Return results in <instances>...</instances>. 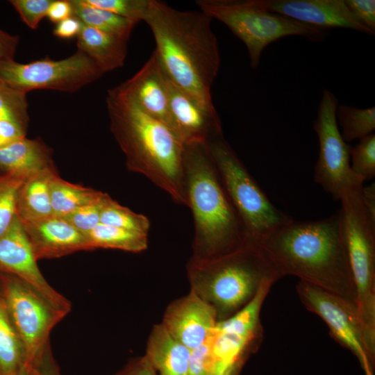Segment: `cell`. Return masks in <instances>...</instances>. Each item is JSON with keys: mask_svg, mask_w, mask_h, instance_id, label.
Segmentation results:
<instances>
[{"mask_svg": "<svg viewBox=\"0 0 375 375\" xmlns=\"http://www.w3.org/2000/svg\"><path fill=\"white\" fill-rule=\"evenodd\" d=\"M256 244L281 277L295 276L356 307L339 211L321 220H292Z\"/></svg>", "mask_w": 375, "mask_h": 375, "instance_id": "obj_1", "label": "cell"}, {"mask_svg": "<svg viewBox=\"0 0 375 375\" xmlns=\"http://www.w3.org/2000/svg\"><path fill=\"white\" fill-rule=\"evenodd\" d=\"M156 42V53L169 78L201 106L215 111L211 88L220 66L211 19L203 12L181 11L150 0L144 18Z\"/></svg>", "mask_w": 375, "mask_h": 375, "instance_id": "obj_2", "label": "cell"}, {"mask_svg": "<svg viewBox=\"0 0 375 375\" xmlns=\"http://www.w3.org/2000/svg\"><path fill=\"white\" fill-rule=\"evenodd\" d=\"M106 105L111 131L128 167L145 176L175 203L187 206L185 144L181 139L170 127L113 88L108 92Z\"/></svg>", "mask_w": 375, "mask_h": 375, "instance_id": "obj_3", "label": "cell"}, {"mask_svg": "<svg viewBox=\"0 0 375 375\" xmlns=\"http://www.w3.org/2000/svg\"><path fill=\"white\" fill-rule=\"evenodd\" d=\"M183 165L187 206L192 211L194 225L191 258H215L250 242L208 142L185 145Z\"/></svg>", "mask_w": 375, "mask_h": 375, "instance_id": "obj_4", "label": "cell"}, {"mask_svg": "<svg viewBox=\"0 0 375 375\" xmlns=\"http://www.w3.org/2000/svg\"><path fill=\"white\" fill-rule=\"evenodd\" d=\"M186 272L190 290L214 309L218 322L244 307L265 283L282 278L262 250L252 242L212 259L190 258Z\"/></svg>", "mask_w": 375, "mask_h": 375, "instance_id": "obj_5", "label": "cell"}, {"mask_svg": "<svg viewBox=\"0 0 375 375\" xmlns=\"http://www.w3.org/2000/svg\"><path fill=\"white\" fill-rule=\"evenodd\" d=\"M201 12L224 24L245 45L250 66L256 69L263 50L285 37L302 36L312 42H322L324 31L267 11L256 0H197Z\"/></svg>", "mask_w": 375, "mask_h": 375, "instance_id": "obj_6", "label": "cell"}, {"mask_svg": "<svg viewBox=\"0 0 375 375\" xmlns=\"http://www.w3.org/2000/svg\"><path fill=\"white\" fill-rule=\"evenodd\" d=\"M362 189L345 196L339 210L356 290V305L369 347L375 349V222Z\"/></svg>", "mask_w": 375, "mask_h": 375, "instance_id": "obj_7", "label": "cell"}, {"mask_svg": "<svg viewBox=\"0 0 375 375\" xmlns=\"http://www.w3.org/2000/svg\"><path fill=\"white\" fill-rule=\"evenodd\" d=\"M208 146L250 242L257 243L293 220L269 201L223 136L209 141Z\"/></svg>", "mask_w": 375, "mask_h": 375, "instance_id": "obj_8", "label": "cell"}, {"mask_svg": "<svg viewBox=\"0 0 375 375\" xmlns=\"http://www.w3.org/2000/svg\"><path fill=\"white\" fill-rule=\"evenodd\" d=\"M338 104L335 94L324 89L312 126L319 147L314 178L334 199L341 201L360 190L363 182L351 169L350 146L342 138L336 121Z\"/></svg>", "mask_w": 375, "mask_h": 375, "instance_id": "obj_9", "label": "cell"}, {"mask_svg": "<svg viewBox=\"0 0 375 375\" xmlns=\"http://www.w3.org/2000/svg\"><path fill=\"white\" fill-rule=\"evenodd\" d=\"M103 74L78 49L71 56L59 60L47 57L29 63L11 60L0 64V81L26 94L38 89L74 92Z\"/></svg>", "mask_w": 375, "mask_h": 375, "instance_id": "obj_10", "label": "cell"}, {"mask_svg": "<svg viewBox=\"0 0 375 375\" xmlns=\"http://www.w3.org/2000/svg\"><path fill=\"white\" fill-rule=\"evenodd\" d=\"M0 293L22 342L27 366L49 343L51 331L67 313L11 274L0 272Z\"/></svg>", "mask_w": 375, "mask_h": 375, "instance_id": "obj_11", "label": "cell"}, {"mask_svg": "<svg viewBox=\"0 0 375 375\" xmlns=\"http://www.w3.org/2000/svg\"><path fill=\"white\" fill-rule=\"evenodd\" d=\"M296 290L304 306L321 317L333 337L356 356L365 375H374L375 352L369 346L356 306L302 281L298 283Z\"/></svg>", "mask_w": 375, "mask_h": 375, "instance_id": "obj_12", "label": "cell"}, {"mask_svg": "<svg viewBox=\"0 0 375 375\" xmlns=\"http://www.w3.org/2000/svg\"><path fill=\"white\" fill-rule=\"evenodd\" d=\"M273 282L265 283L241 310L217 323L211 336L212 353L217 372L242 360H247L262 338L260 313Z\"/></svg>", "mask_w": 375, "mask_h": 375, "instance_id": "obj_13", "label": "cell"}, {"mask_svg": "<svg viewBox=\"0 0 375 375\" xmlns=\"http://www.w3.org/2000/svg\"><path fill=\"white\" fill-rule=\"evenodd\" d=\"M37 261L23 225L16 217L0 237V272L17 277L53 306L68 314L72 308L70 301L49 285Z\"/></svg>", "mask_w": 375, "mask_h": 375, "instance_id": "obj_14", "label": "cell"}, {"mask_svg": "<svg viewBox=\"0 0 375 375\" xmlns=\"http://www.w3.org/2000/svg\"><path fill=\"white\" fill-rule=\"evenodd\" d=\"M262 8L326 31L352 29L369 35L372 32L350 12L344 0H256Z\"/></svg>", "mask_w": 375, "mask_h": 375, "instance_id": "obj_15", "label": "cell"}, {"mask_svg": "<svg viewBox=\"0 0 375 375\" xmlns=\"http://www.w3.org/2000/svg\"><path fill=\"white\" fill-rule=\"evenodd\" d=\"M217 323L214 309L191 290L167 306L161 322L191 351L210 338Z\"/></svg>", "mask_w": 375, "mask_h": 375, "instance_id": "obj_16", "label": "cell"}, {"mask_svg": "<svg viewBox=\"0 0 375 375\" xmlns=\"http://www.w3.org/2000/svg\"><path fill=\"white\" fill-rule=\"evenodd\" d=\"M167 86L170 127L185 145L207 143L223 136L217 110L205 109L169 76Z\"/></svg>", "mask_w": 375, "mask_h": 375, "instance_id": "obj_17", "label": "cell"}, {"mask_svg": "<svg viewBox=\"0 0 375 375\" xmlns=\"http://www.w3.org/2000/svg\"><path fill=\"white\" fill-rule=\"evenodd\" d=\"M167 82L168 76L154 51L133 76L113 89L131 99L148 115L170 127Z\"/></svg>", "mask_w": 375, "mask_h": 375, "instance_id": "obj_18", "label": "cell"}, {"mask_svg": "<svg viewBox=\"0 0 375 375\" xmlns=\"http://www.w3.org/2000/svg\"><path fill=\"white\" fill-rule=\"evenodd\" d=\"M22 224L37 260L89 250L86 237L63 217L53 215Z\"/></svg>", "mask_w": 375, "mask_h": 375, "instance_id": "obj_19", "label": "cell"}, {"mask_svg": "<svg viewBox=\"0 0 375 375\" xmlns=\"http://www.w3.org/2000/svg\"><path fill=\"white\" fill-rule=\"evenodd\" d=\"M190 354L191 350L160 323L149 335L144 356L158 375H191Z\"/></svg>", "mask_w": 375, "mask_h": 375, "instance_id": "obj_20", "label": "cell"}, {"mask_svg": "<svg viewBox=\"0 0 375 375\" xmlns=\"http://www.w3.org/2000/svg\"><path fill=\"white\" fill-rule=\"evenodd\" d=\"M127 42L83 24L77 36V48L106 73L123 66L127 54Z\"/></svg>", "mask_w": 375, "mask_h": 375, "instance_id": "obj_21", "label": "cell"}, {"mask_svg": "<svg viewBox=\"0 0 375 375\" xmlns=\"http://www.w3.org/2000/svg\"><path fill=\"white\" fill-rule=\"evenodd\" d=\"M47 167L29 176L22 185L17 202V217L22 223L53 216L50 182L54 175Z\"/></svg>", "mask_w": 375, "mask_h": 375, "instance_id": "obj_22", "label": "cell"}, {"mask_svg": "<svg viewBox=\"0 0 375 375\" xmlns=\"http://www.w3.org/2000/svg\"><path fill=\"white\" fill-rule=\"evenodd\" d=\"M49 166L47 149L36 140L24 137L0 147V167L7 173L28 177Z\"/></svg>", "mask_w": 375, "mask_h": 375, "instance_id": "obj_23", "label": "cell"}, {"mask_svg": "<svg viewBox=\"0 0 375 375\" xmlns=\"http://www.w3.org/2000/svg\"><path fill=\"white\" fill-rule=\"evenodd\" d=\"M74 17L83 24L128 40L136 23L108 10L97 8L85 0H70Z\"/></svg>", "mask_w": 375, "mask_h": 375, "instance_id": "obj_24", "label": "cell"}, {"mask_svg": "<svg viewBox=\"0 0 375 375\" xmlns=\"http://www.w3.org/2000/svg\"><path fill=\"white\" fill-rule=\"evenodd\" d=\"M85 237L89 250L102 248L139 253L148 247V235L101 223Z\"/></svg>", "mask_w": 375, "mask_h": 375, "instance_id": "obj_25", "label": "cell"}, {"mask_svg": "<svg viewBox=\"0 0 375 375\" xmlns=\"http://www.w3.org/2000/svg\"><path fill=\"white\" fill-rule=\"evenodd\" d=\"M23 366H26L25 350L0 293V375Z\"/></svg>", "mask_w": 375, "mask_h": 375, "instance_id": "obj_26", "label": "cell"}, {"mask_svg": "<svg viewBox=\"0 0 375 375\" xmlns=\"http://www.w3.org/2000/svg\"><path fill=\"white\" fill-rule=\"evenodd\" d=\"M103 194L70 183L54 174L50 182L53 215L64 217L78 208L98 199Z\"/></svg>", "mask_w": 375, "mask_h": 375, "instance_id": "obj_27", "label": "cell"}, {"mask_svg": "<svg viewBox=\"0 0 375 375\" xmlns=\"http://www.w3.org/2000/svg\"><path fill=\"white\" fill-rule=\"evenodd\" d=\"M335 117L342 128L341 135L346 142L361 138L375 130V107L359 108L353 106H338Z\"/></svg>", "mask_w": 375, "mask_h": 375, "instance_id": "obj_28", "label": "cell"}, {"mask_svg": "<svg viewBox=\"0 0 375 375\" xmlns=\"http://www.w3.org/2000/svg\"><path fill=\"white\" fill-rule=\"evenodd\" d=\"M100 223L149 235L150 222L141 214L124 207L110 197L101 212Z\"/></svg>", "mask_w": 375, "mask_h": 375, "instance_id": "obj_29", "label": "cell"}, {"mask_svg": "<svg viewBox=\"0 0 375 375\" xmlns=\"http://www.w3.org/2000/svg\"><path fill=\"white\" fill-rule=\"evenodd\" d=\"M27 178L6 173L0 181V237L9 229L17 217L18 195Z\"/></svg>", "mask_w": 375, "mask_h": 375, "instance_id": "obj_30", "label": "cell"}, {"mask_svg": "<svg viewBox=\"0 0 375 375\" xmlns=\"http://www.w3.org/2000/svg\"><path fill=\"white\" fill-rule=\"evenodd\" d=\"M352 172L363 183L375 176V135L372 133L360 140L354 147H350Z\"/></svg>", "mask_w": 375, "mask_h": 375, "instance_id": "obj_31", "label": "cell"}, {"mask_svg": "<svg viewBox=\"0 0 375 375\" xmlns=\"http://www.w3.org/2000/svg\"><path fill=\"white\" fill-rule=\"evenodd\" d=\"M26 94L0 81V119H10L26 124Z\"/></svg>", "mask_w": 375, "mask_h": 375, "instance_id": "obj_32", "label": "cell"}, {"mask_svg": "<svg viewBox=\"0 0 375 375\" xmlns=\"http://www.w3.org/2000/svg\"><path fill=\"white\" fill-rule=\"evenodd\" d=\"M88 3L108 10L138 24L144 21L150 0H85Z\"/></svg>", "mask_w": 375, "mask_h": 375, "instance_id": "obj_33", "label": "cell"}, {"mask_svg": "<svg viewBox=\"0 0 375 375\" xmlns=\"http://www.w3.org/2000/svg\"><path fill=\"white\" fill-rule=\"evenodd\" d=\"M108 197L103 193L98 199L78 208L63 218L86 236L100 224L101 210Z\"/></svg>", "mask_w": 375, "mask_h": 375, "instance_id": "obj_34", "label": "cell"}, {"mask_svg": "<svg viewBox=\"0 0 375 375\" xmlns=\"http://www.w3.org/2000/svg\"><path fill=\"white\" fill-rule=\"evenodd\" d=\"M53 0H11L22 20L31 28L36 29L40 22L47 16Z\"/></svg>", "mask_w": 375, "mask_h": 375, "instance_id": "obj_35", "label": "cell"}, {"mask_svg": "<svg viewBox=\"0 0 375 375\" xmlns=\"http://www.w3.org/2000/svg\"><path fill=\"white\" fill-rule=\"evenodd\" d=\"M211 336L201 345L191 351V375H214L217 373L212 353Z\"/></svg>", "mask_w": 375, "mask_h": 375, "instance_id": "obj_36", "label": "cell"}, {"mask_svg": "<svg viewBox=\"0 0 375 375\" xmlns=\"http://www.w3.org/2000/svg\"><path fill=\"white\" fill-rule=\"evenodd\" d=\"M27 375H61L54 359L50 342L26 366Z\"/></svg>", "mask_w": 375, "mask_h": 375, "instance_id": "obj_37", "label": "cell"}, {"mask_svg": "<svg viewBox=\"0 0 375 375\" xmlns=\"http://www.w3.org/2000/svg\"><path fill=\"white\" fill-rule=\"evenodd\" d=\"M352 15L365 27L375 33V1L344 0Z\"/></svg>", "mask_w": 375, "mask_h": 375, "instance_id": "obj_38", "label": "cell"}, {"mask_svg": "<svg viewBox=\"0 0 375 375\" xmlns=\"http://www.w3.org/2000/svg\"><path fill=\"white\" fill-rule=\"evenodd\" d=\"M114 375H158L144 356L134 358Z\"/></svg>", "mask_w": 375, "mask_h": 375, "instance_id": "obj_39", "label": "cell"}, {"mask_svg": "<svg viewBox=\"0 0 375 375\" xmlns=\"http://www.w3.org/2000/svg\"><path fill=\"white\" fill-rule=\"evenodd\" d=\"M72 15L73 11L70 0H53L47 13L49 19L56 24Z\"/></svg>", "mask_w": 375, "mask_h": 375, "instance_id": "obj_40", "label": "cell"}, {"mask_svg": "<svg viewBox=\"0 0 375 375\" xmlns=\"http://www.w3.org/2000/svg\"><path fill=\"white\" fill-rule=\"evenodd\" d=\"M82 26L83 23L78 18L72 16L56 24L53 29V35L65 39L77 37Z\"/></svg>", "mask_w": 375, "mask_h": 375, "instance_id": "obj_41", "label": "cell"}, {"mask_svg": "<svg viewBox=\"0 0 375 375\" xmlns=\"http://www.w3.org/2000/svg\"><path fill=\"white\" fill-rule=\"evenodd\" d=\"M18 44V36L10 35L0 29V64L14 60Z\"/></svg>", "mask_w": 375, "mask_h": 375, "instance_id": "obj_42", "label": "cell"}, {"mask_svg": "<svg viewBox=\"0 0 375 375\" xmlns=\"http://www.w3.org/2000/svg\"><path fill=\"white\" fill-rule=\"evenodd\" d=\"M362 199L364 206L370 217L375 222V185L374 183L367 187H362Z\"/></svg>", "mask_w": 375, "mask_h": 375, "instance_id": "obj_43", "label": "cell"}, {"mask_svg": "<svg viewBox=\"0 0 375 375\" xmlns=\"http://www.w3.org/2000/svg\"><path fill=\"white\" fill-rule=\"evenodd\" d=\"M247 360H242L231 365L222 372L214 375H240L241 371Z\"/></svg>", "mask_w": 375, "mask_h": 375, "instance_id": "obj_44", "label": "cell"}, {"mask_svg": "<svg viewBox=\"0 0 375 375\" xmlns=\"http://www.w3.org/2000/svg\"><path fill=\"white\" fill-rule=\"evenodd\" d=\"M2 375H27V368L26 366H23L12 372Z\"/></svg>", "mask_w": 375, "mask_h": 375, "instance_id": "obj_45", "label": "cell"}, {"mask_svg": "<svg viewBox=\"0 0 375 375\" xmlns=\"http://www.w3.org/2000/svg\"><path fill=\"white\" fill-rule=\"evenodd\" d=\"M3 175H1V176H0V181H1V179L3 178Z\"/></svg>", "mask_w": 375, "mask_h": 375, "instance_id": "obj_46", "label": "cell"}]
</instances>
